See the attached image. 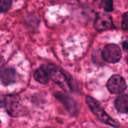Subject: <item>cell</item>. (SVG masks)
I'll use <instances>...</instances> for the list:
<instances>
[{
  "label": "cell",
  "instance_id": "6da1fadb",
  "mask_svg": "<svg viewBox=\"0 0 128 128\" xmlns=\"http://www.w3.org/2000/svg\"><path fill=\"white\" fill-rule=\"evenodd\" d=\"M0 104L11 117H20L26 113V110L17 95L8 94L4 96Z\"/></svg>",
  "mask_w": 128,
  "mask_h": 128
},
{
  "label": "cell",
  "instance_id": "7a4b0ae2",
  "mask_svg": "<svg viewBox=\"0 0 128 128\" xmlns=\"http://www.w3.org/2000/svg\"><path fill=\"white\" fill-rule=\"evenodd\" d=\"M85 100H86L88 106H89V108L92 111V112L103 123L112 126V127H114V128H119L120 127V124L118 122L115 121L113 118H112L105 112V110L103 109V107L100 106V104L94 98L88 95V96H86Z\"/></svg>",
  "mask_w": 128,
  "mask_h": 128
},
{
  "label": "cell",
  "instance_id": "3957f363",
  "mask_svg": "<svg viewBox=\"0 0 128 128\" xmlns=\"http://www.w3.org/2000/svg\"><path fill=\"white\" fill-rule=\"evenodd\" d=\"M47 69L49 74V77L55 83L58 84L65 91H68L70 88V86L67 81L66 76L54 64H50L47 66Z\"/></svg>",
  "mask_w": 128,
  "mask_h": 128
},
{
  "label": "cell",
  "instance_id": "277c9868",
  "mask_svg": "<svg viewBox=\"0 0 128 128\" xmlns=\"http://www.w3.org/2000/svg\"><path fill=\"white\" fill-rule=\"evenodd\" d=\"M103 59L109 63H116L121 58V50L116 44H108L102 51Z\"/></svg>",
  "mask_w": 128,
  "mask_h": 128
},
{
  "label": "cell",
  "instance_id": "5b68a950",
  "mask_svg": "<svg viewBox=\"0 0 128 128\" xmlns=\"http://www.w3.org/2000/svg\"><path fill=\"white\" fill-rule=\"evenodd\" d=\"M94 28L98 32H103L114 29L115 27L110 15L105 13H98L94 21Z\"/></svg>",
  "mask_w": 128,
  "mask_h": 128
},
{
  "label": "cell",
  "instance_id": "8992f818",
  "mask_svg": "<svg viewBox=\"0 0 128 128\" xmlns=\"http://www.w3.org/2000/svg\"><path fill=\"white\" fill-rule=\"evenodd\" d=\"M108 90L112 94H121L124 92L127 88V83L124 79L118 74L112 76L107 82Z\"/></svg>",
  "mask_w": 128,
  "mask_h": 128
},
{
  "label": "cell",
  "instance_id": "52a82bcc",
  "mask_svg": "<svg viewBox=\"0 0 128 128\" xmlns=\"http://www.w3.org/2000/svg\"><path fill=\"white\" fill-rule=\"evenodd\" d=\"M16 70L11 68H6L0 71V80L4 86H9L16 82Z\"/></svg>",
  "mask_w": 128,
  "mask_h": 128
},
{
  "label": "cell",
  "instance_id": "ba28073f",
  "mask_svg": "<svg viewBox=\"0 0 128 128\" xmlns=\"http://www.w3.org/2000/svg\"><path fill=\"white\" fill-rule=\"evenodd\" d=\"M54 95L57 97V98L63 104V105L66 106V108L67 109V110H69L72 114H74L75 111H77V106L75 102L71 99V98H69V96H66L64 94L60 93V92H57L54 94Z\"/></svg>",
  "mask_w": 128,
  "mask_h": 128
},
{
  "label": "cell",
  "instance_id": "9c48e42d",
  "mask_svg": "<svg viewBox=\"0 0 128 128\" xmlns=\"http://www.w3.org/2000/svg\"><path fill=\"white\" fill-rule=\"evenodd\" d=\"M34 79L41 84H47L50 80L49 74L47 69V67L41 66L38 68L33 74Z\"/></svg>",
  "mask_w": 128,
  "mask_h": 128
},
{
  "label": "cell",
  "instance_id": "30bf717a",
  "mask_svg": "<svg viewBox=\"0 0 128 128\" xmlns=\"http://www.w3.org/2000/svg\"><path fill=\"white\" fill-rule=\"evenodd\" d=\"M115 107L119 112H128V94H122L115 100Z\"/></svg>",
  "mask_w": 128,
  "mask_h": 128
},
{
  "label": "cell",
  "instance_id": "8fae6325",
  "mask_svg": "<svg viewBox=\"0 0 128 128\" xmlns=\"http://www.w3.org/2000/svg\"><path fill=\"white\" fill-rule=\"evenodd\" d=\"M12 5L11 0H0V13L8 11Z\"/></svg>",
  "mask_w": 128,
  "mask_h": 128
},
{
  "label": "cell",
  "instance_id": "7c38bea8",
  "mask_svg": "<svg viewBox=\"0 0 128 128\" xmlns=\"http://www.w3.org/2000/svg\"><path fill=\"white\" fill-rule=\"evenodd\" d=\"M103 9L106 12H111L113 10V1L112 0H105L103 4Z\"/></svg>",
  "mask_w": 128,
  "mask_h": 128
},
{
  "label": "cell",
  "instance_id": "4fadbf2b",
  "mask_svg": "<svg viewBox=\"0 0 128 128\" xmlns=\"http://www.w3.org/2000/svg\"><path fill=\"white\" fill-rule=\"evenodd\" d=\"M121 27L124 30L128 31V12H125L122 16Z\"/></svg>",
  "mask_w": 128,
  "mask_h": 128
},
{
  "label": "cell",
  "instance_id": "5bb4252c",
  "mask_svg": "<svg viewBox=\"0 0 128 128\" xmlns=\"http://www.w3.org/2000/svg\"><path fill=\"white\" fill-rule=\"evenodd\" d=\"M123 49L124 51L128 52V40H125L124 42H123Z\"/></svg>",
  "mask_w": 128,
  "mask_h": 128
},
{
  "label": "cell",
  "instance_id": "9a60e30c",
  "mask_svg": "<svg viewBox=\"0 0 128 128\" xmlns=\"http://www.w3.org/2000/svg\"><path fill=\"white\" fill-rule=\"evenodd\" d=\"M4 63H5V59L2 57V56L0 54V68L4 65Z\"/></svg>",
  "mask_w": 128,
  "mask_h": 128
},
{
  "label": "cell",
  "instance_id": "2e32d148",
  "mask_svg": "<svg viewBox=\"0 0 128 128\" xmlns=\"http://www.w3.org/2000/svg\"><path fill=\"white\" fill-rule=\"evenodd\" d=\"M0 124H1V121H0Z\"/></svg>",
  "mask_w": 128,
  "mask_h": 128
}]
</instances>
